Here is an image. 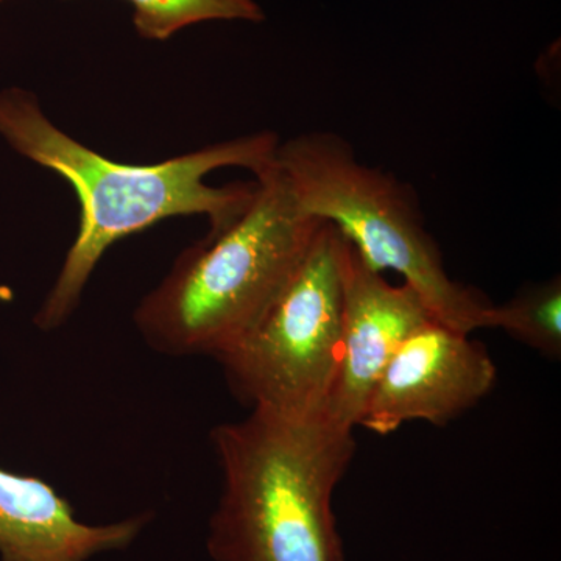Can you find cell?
I'll list each match as a JSON object with an SVG mask.
<instances>
[{
  "label": "cell",
  "instance_id": "obj_6",
  "mask_svg": "<svg viewBox=\"0 0 561 561\" xmlns=\"http://www.w3.org/2000/svg\"><path fill=\"white\" fill-rule=\"evenodd\" d=\"M489 351L437 320L421 324L391 356L373 387L359 426L389 435L409 421L445 426L496 383Z\"/></svg>",
  "mask_w": 561,
  "mask_h": 561
},
{
  "label": "cell",
  "instance_id": "obj_5",
  "mask_svg": "<svg viewBox=\"0 0 561 561\" xmlns=\"http://www.w3.org/2000/svg\"><path fill=\"white\" fill-rule=\"evenodd\" d=\"M339 243L341 231L323 221L271 309L216 357L242 404L291 415L324 413L341 357Z\"/></svg>",
  "mask_w": 561,
  "mask_h": 561
},
{
  "label": "cell",
  "instance_id": "obj_2",
  "mask_svg": "<svg viewBox=\"0 0 561 561\" xmlns=\"http://www.w3.org/2000/svg\"><path fill=\"white\" fill-rule=\"evenodd\" d=\"M224 476L206 548L214 561H345L332 511L356 454L327 413L253 408L210 432Z\"/></svg>",
  "mask_w": 561,
  "mask_h": 561
},
{
  "label": "cell",
  "instance_id": "obj_9",
  "mask_svg": "<svg viewBox=\"0 0 561 561\" xmlns=\"http://www.w3.org/2000/svg\"><path fill=\"white\" fill-rule=\"evenodd\" d=\"M486 328H500L549 359L561 354L560 276L523 287L512 300L491 306Z\"/></svg>",
  "mask_w": 561,
  "mask_h": 561
},
{
  "label": "cell",
  "instance_id": "obj_10",
  "mask_svg": "<svg viewBox=\"0 0 561 561\" xmlns=\"http://www.w3.org/2000/svg\"><path fill=\"white\" fill-rule=\"evenodd\" d=\"M139 38L168 41L173 35L210 21H243L260 24L265 11L256 0H127Z\"/></svg>",
  "mask_w": 561,
  "mask_h": 561
},
{
  "label": "cell",
  "instance_id": "obj_7",
  "mask_svg": "<svg viewBox=\"0 0 561 561\" xmlns=\"http://www.w3.org/2000/svg\"><path fill=\"white\" fill-rule=\"evenodd\" d=\"M339 267L342 287L341 357L324 413L353 430L373 387L401 343L431 320L419 294L408 284L391 286L341 232Z\"/></svg>",
  "mask_w": 561,
  "mask_h": 561
},
{
  "label": "cell",
  "instance_id": "obj_1",
  "mask_svg": "<svg viewBox=\"0 0 561 561\" xmlns=\"http://www.w3.org/2000/svg\"><path fill=\"white\" fill-rule=\"evenodd\" d=\"M0 138L21 157L68 181L80 203L79 232L36 312V327L43 331L57 330L70 319L103 254L122 239L181 216L208 217L209 234L225 230L249 208L256 183L214 187L206 176L224 168L257 175L275 162L279 147L275 133L261 131L158 164H127L62 131L38 98L18 87L0 91Z\"/></svg>",
  "mask_w": 561,
  "mask_h": 561
},
{
  "label": "cell",
  "instance_id": "obj_3",
  "mask_svg": "<svg viewBox=\"0 0 561 561\" xmlns=\"http://www.w3.org/2000/svg\"><path fill=\"white\" fill-rule=\"evenodd\" d=\"M254 176L242 216L184 250L140 300L133 320L151 350L216 359L256 327L300 267L324 220L302 208L276 160Z\"/></svg>",
  "mask_w": 561,
  "mask_h": 561
},
{
  "label": "cell",
  "instance_id": "obj_8",
  "mask_svg": "<svg viewBox=\"0 0 561 561\" xmlns=\"http://www.w3.org/2000/svg\"><path fill=\"white\" fill-rule=\"evenodd\" d=\"M150 518L146 513L106 526L81 523L50 483L0 468V561H87L122 551Z\"/></svg>",
  "mask_w": 561,
  "mask_h": 561
},
{
  "label": "cell",
  "instance_id": "obj_4",
  "mask_svg": "<svg viewBox=\"0 0 561 561\" xmlns=\"http://www.w3.org/2000/svg\"><path fill=\"white\" fill-rule=\"evenodd\" d=\"M276 162L302 208L334 225L376 272L401 275L432 319L463 334L486 328L493 305L449 278L405 184L362 164L335 133H302L279 142Z\"/></svg>",
  "mask_w": 561,
  "mask_h": 561
},
{
  "label": "cell",
  "instance_id": "obj_11",
  "mask_svg": "<svg viewBox=\"0 0 561 561\" xmlns=\"http://www.w3.org/2000/svg\"><path fill=\"white\" fill-rule=\"evenodd\" d=\"M5 2H9V0H0V7H2Z\"/></svg>",
  "mask_w": 561,
  "mask_h": 561
}]
</instances>
